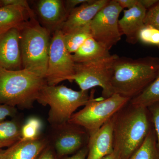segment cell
Returning <instances> with one entry per match:
<instances>
[{
  "mask_svg": "<svg viewBox=\"0 0 159 159\" xmlns=\"http://www.w3.org/2000/svg\"><path fill=\"white\" fill-rule=\"evenodd\" d=\"M153 127L147 107L129 102L113 116L114 151L119 159H129Z\"/></svg>",
  "mask_w": 159,
  "mask_h": 159,
  "instance_id": "6da1fadb",
  "label": "cell"
},
{
  "mask_svg": "<svg viewBox=\"0 0 159 159\" xmlns=\"http://www.w3.org/2000/svg\"><path fill=\"white\" fill-rule=\"evenodd\" d=\"M159 70V57L133 59L119 56L114 63L111 79L113 93L131 99L153 81Z\"/></svg>",
  "mask_w": 159,
  "mask_h": 159,
  "instance_id": "7a4b0ae2",
  "label": "cell"
},
{
  "mask_svg": "<svg viewBox=\"0 0 159 159\" xmlns=\"http://www.w3.org/2000/svg\"><path fill=\"white\" fill-rule=\"evenodd\" d=\"M47 84L43 77L26 69L0 68V104L31 108Z\"/></svg>",
  "mask_w": 159,
  "mask_h": 159,
  "instance_id": "3957f363",
  "label": "cell"
},
{
  "mask_svg": "<svg viewBox=\"0 0 159 159\" xmlns=\"http://www.w3.org/2000/svg\"><path fill=\"white\" fill-rule=\"evenodd\" d=\"M95 91H75L64 85L45 86L37 100L43 106H49L48 121L54 128L60 129L68 123L76 110L84 106L94 97Z\"/></svg>",
  "mask_w": 159,
  "mask_h": 159,
  "instance_id": "277c9868",
  "label": "cell"
},
{
  "mask_svg": "<svg viewBox=\"0 0 159 159\" xmlns=\"http://www.w3.org/2000/svg\"><path fill=\"white\" fill-rule=\"evenodd\" d=\"M51 35L36 17L24 23L21 29L20 45L23 69L33 72L44 79Z\"/></svg>",
  "mask_w": 159,
  "mask_h": 159,
  "instance_id": "5b68a950",
  "label": "cell"
},
{
  "mask_svg": "<svg viewBox=\"0 0 159 159\" xmlns=\"http://www.w3.org/2000/svg\"><path fill=\"white\" fill-rule=\"evenodd\" d=\"M130 100L115 93L107 98L93 97L83 108L72 116L68 123L82 127L90 135L109 121Z\"/></svg>",
  "mask_w": 159,
  "mask_h": 159,
  "instance_id": "8992f818",
  "label": "cell"
},
{
  "mask_svg": "<svg viewBox=\"0 0 159 159\" xmlns=\"http://www.w3.org/2000/svg\"><path fill=\"white\" fill-rule=\"evenodd\" d=\"M118 57L117 54H112L93 61L75 63L73 81L83 91L99 87L102 89V97L108 98L114 94L111 81L114 63Z\"/></svg>",
  "mask_w": 159,
  "mask_h": 159,
  "instance_id": "52a82bcc",
  "label": "cell"
},
{
  "mask_svg": "<svg viewBox=\"0 0 159 159\" xmlns=\"http://www.w3.org/2000/svg\"><path fill=\"white\" fill-rule=\"evenodd\" d=\"M75 63L72 54L66 48L60 30L51 35L48 68L45 80L48 85H58L65 80L73 81Z\"/></svg>",
  "mask_w": 159,
  "mask_h": 159,
  "instance_id": "ba28073f",
  "label": "cell"
},
{
  "mask_svg": "<svg viewBox=\"0 0 159 159\" xmlns=\"http://www.w3.org/2000/svg\"><path fill=\"white\" fill-rule=\"evenodd\" d=\"M122 10L116 0L109 1L91 22L92 37L108 51L121 39L119 18Z\"/></svg>",
  "mask_w": 159,
  "mask_h": 159,
  "instance_id": "9c48e42d",
  "label": "cell"
},
{
  "mask_svg": "<svg viewBox=\"0 0 159 159\" xmlns=\"http://www.w3.org/2000/svg\"><path fill=\"white\" fill-rule=\"evenodd\" d=\"M24 24L0 28V68L10 70L23 69L20 41Z\"/></svg>",
  "mask_w": 159,
  "mask_h": 159,
  "instance_id": "30bf717a",
  "label": "cell"
},
{
  "mask_svg": "<svg viewBox=\"0 0 159 159\" xmlns=\"http://www.w3.org/2000/svg\"><path fill=\"white\" fill-rule=\"evenodd\" d=\"M34 9L37 20L51 35L60 30L69 15L62 0H39Z\"/></svg>",
  "mask_w": 159,
  "mask_h": 159,
  "instance_id": "8fae6325",
  "label": "cell"
},
{
  "mask_svg": "<svg viewBox=\"0 0 159 159\" xmlns=\"http://www.w3.org/2000/svg\"><path fill=\"white\" fill-rule=\"evenodd\" d=\"M59 129L60 134L54 142L55 150L59 156L77 152L87 145L89 135L82 127L68 123Z\"/></svg>",
  "mask_w": 159,
  "mask_h": 159,
  "instance_id": "7c38bea8",
  "label": "cell"
},
{
  "mask_svg": "<svg viewBox=\"0 0 159 159\" xmlns=\"http://www.w3.org/2000/svg\"><path fill=\"white\" fill-rule=\"evenodd\" d=\"M109 0H90L77 6L69 13L60 30L66 34L81 29L90 24L98 12Z\"/></svg>",
  "mask_w": 159,
  "mask_h": 159,
  "instance_id": "4fadbf2b",
  "label": "cell"
},
{
  "mask_svg": "<svg viewBox=\"0 0 159 159\" xmlns=\"http://www.w3.org/2000/svg\"><path fill=\"white\" fill-rule=\"evenodd\" d=\"M87 147L86 159H102L113 152V117L90 135Z\"/></svg>",
  "mask_w": 159,
  "mask_h": 159,
  "instance_id": "5bb4252c",
  "label": "cell"
},
{
  "mask_svg": "<svg viewBox=\"0 0 159 159\" xmlns=\"http://www.w3.org/2000/svg\"><path fill=\"white\" fill-rule=\"evenodd\" d=\"M122 18L119 20V30L122 35L126 37V41L132 44L136 43L138 34L144 26V20L147 10L139 0L136 6L130 9H125Z\"/></svg>",
  "mask_w": 159,
  "mask_h": 159,
  "instance_id": "9a60e30c",
  "label": "cell"
},
{
  "mask_svg": "<svg viewBox=\"0 0 159 159\" xmlns=\"http://www.w3.org/2000/svg\"><path fill=\"white\" fill-rule=\"evenodd\" d=\"M47 145L48 141L42 138L31 141L21 139L0 152V159H36Z\"/></svg>",
  "mask_w": 159,
  "mask_h": 159,
  "instance_id": "2e32d148",
  "label": "cell"
},
{
  "mask_svg": "<svg viewBox=\"0 0 159 159\" xmlns=\"http://www.w3.org/2000/svg\"><path fill=\"white\" fill-rule=\"evenodd\" d=\"M111 55L109 51L91 37L72 54V57L74 62L83 63L102 59Z\"/></svg>",
  "mask_w": 159,
  "mask_h": 159,
  "instance_id": "e0dca14e",
  "label": "cell"
},
{
  "mask_svg": "<svg viewBox=\"0 0 159 159\" xmlns=\"http://www.w3.org/2000/svg\"><path fill=\"white\" fill-rule=\"evenodd\" d=\"M36 17L34 11L21 6L8 5L0 7V28L21 25Z\"/></svg>",
  "mask_w": 159,
  "mask_h": 159,
  "instance_id": "ac0fdd59",
  "label": "cell"
},
{
  "mask_svg": "<svg viewBox=\"0 0 159 159\" xmlns=\"http://www.w3.org/2000/svg\"><path fill=\"white\" fill-rule=\"evenodd\" d=\"M158 102H159V70L153 81L141 93L129 101L132 105L147 108Z\"/></svg>",
  "mask_w": 159,
  "mask_h": 159,
  "instance_id": "d6986e66",
  "label": "cell"
},
{
  "mask_svg": "<svg viewBox=\"0 0 159 159\" xmlns=\"http://www.w3.org/2000/svg\"><path fill=\"white\" fill-rule=\"evenodd\" d=\"M21 128L14 121L0 122V148L10 147L20 140Z\"/></svg>",
  "mask_w": 159,
  "mask_h": 159,
  "instance_id": "ffe728a7",
  "label": "cell"
},
{
  "mask_svg": "<svg viewBox=\"0 0 159 159\" xmlns=\"http://www.w3.org/2000/svg\"><path fill=\"white\" fill-rule=\"evenodd\" d=\"M129 159H159V147L153 127L140 148Z\"/></svg>",
  "mask_w": 159,
  "mask_h": 159,
  "instance_id": "44dd1931",
  "label": "cell"
},
{
  "mask_svg": "<svg viewBox=\"0 0 159 159\" xmlns=\"http://www.w3.org/2000/svg\"><path fill=\"white\" fill-rule=\"evenodd\" d=\"M91 37L90 24L70 33L63 34L66 48L72 54L75 53L80 46Z\"/></svg>",
  "mask_w": 159,
  "mask_h": 159,
  "instance_id": "7402d4cb",
  "label": "cell"
},
{
  "mask_svg": "<svg viewBox=\"0 0 159 159\" xmlns=\"http://www.w3.org/2000/svg\"><path fill=\"white\" fill-rule=\"evenodd\" d=\"M43 123L40 119L31 117L21 128V140L31 141L39 139Z\"/></svg>",
  "mask_w": 159,
  "mask_h": 159,
  "instance_id": "603a6c76",
  "label": "cell"
},
{
  "mask_svg": "<svg viewBox=\"0 0 159 159\" xmlns=\"http://www.w3.org/2000/svg\"><path fill=\"white\" fill-rule=\"evenodd\" d=\"M138 41L145 44L156 46L159 48V30L145 25L138 34Z\"/></svg>",
  "mask_w": 159,
  "mask_h": 159,
  "instance_id": "cb8c5ba5",
  "label": "cell"
},
{
  "mask_svg": "<svg viewBox=\"0 0 159 159\" xmlns=\"http://www.w3.org/2000/svg\"><path fill=\"white\" fill-rule=\"evenodd\" d=\"M144 24L159 30V1L146 12Z\"/></svg>",
  "mask_w": 159,
  "mask_h": 159,
  "instance_id": "d4e9b609",
  "label": "cell"
},
{
  "mask_svg": "<svg viewBox=\"0 0 159 159\" xmlns=\"http://www.w3.org/2000/svg\"><path fill=\"white\" fill-rule=\"evenodd\" d=\"M147 108L150 114L152 122L159 147V102L154 103Z\"/></svg>",
  "mask_w": 159,
  "mask_h": 159,
  "instance_id": "484cf974",
  "label": "cell"
},
{
  "mask_svg": "<svg viewBox=\"0 0 159 159\" xmlns=\"http://www.w3.org/2000/svg\"><path fill=\"white\" fill-rule=\"evenodd\" d=\"M16 112L14 107L0 104V122L3 121L7 117L14 116Z\"/></svg>",
  "mask_w": 159,
  "mask_h": 159,
  "instance_id": "4316f807",
  "label": "cell"
},
{
  "mask_svg": "<svg viewBox=\"0 0 159 159\" xmlns=\"http://www.w3.org/2000/svg\"><path fill=\"white\" fill-rule=\"evenodd\" d=\"M2 6H8V5H14L21 6L25 8L30 11H33L28 1L26 0H1Z\"/></svg>",
  "mask_w": 159,
  "mask_h": 159,
  "instance_id": "83f0119b",
  "label": "cell"
},
{
  "mask_svg": "<svg viewBox=\"0 0 159 159\" xmlns=\"http://www.w3.org/2000/svg\"><path fill=\"white\" fill-rule=\"evenodd\" d=\"M89 1L90 0H66L64 1V3L66 10L69 14L71 11L77 6H80L84 3L87 2Z\"/></svg>",
  "mask_w": 159,
  "mask_h": 159,
  "instance_id": "f1b7e54d",
  "label": "cell"
},
{
  "mask_svg": "<svg viewBox=\"0 0 159 159\" xmlns=\"http://www.w3.org/2000/svg\"><path fill=\"white\" fill-rule=\"evenodd\" d=\"M88 152V150L87 145L76 152L74 155L68 157L64 159H86Z\"/></svg>",
  "mask_w": 159,
  "mask_h": 159,
  "instance_id": "f546056e",
  "label": "cell"
},
{
  "mask_svg": "<svg viewBox=\"0 0 159 159\" xmlns=\"http://www.w3.org/2000/svg\"><path fill=\"white\" fill-rule=\"evenodd\" d=\"M116 1L123 9H131L139 3V0H116Z\"/></svg>",
  "mask_w": 159,
  "mask_h": 159,
  "instance_id": "4dcf8cb0",
  "label": "cell"
},
{
  "mask_svg": "<svg viewBox=\"0 0 159 159\" xmlns=\"http://www.w3.org/2000/svg\"><path fill=\"white\" fill-rule=\"evenodd\" d=\"M36 159H55L53 151L47 146Z\"/></svg>",
  "mask_w": 159,
  "mask_h": 159,
  "instance_id": "1f68e13d",
  "label": "cell"
},
{
  "mask_svg": "<svg viewBox=\"0 0 159 159\" xmlns=\"http://www.w3.org/2000/svg\"><path fill=\"white\" fill-rule=\"evenodd\" d=\"M142 6L147 10L150 9L154 6L158 2V0H139Z\"/></svg>",
  "mask_w": 159,
  "mask_h": 159,
  "instance_id": "d6a6232c",
  "label": "cell"
},
{
  "mask_svg": "<svg viewBox=\"0 0 159 159\" xmlns=\"http://www.w3.org/2000/svg\"><path fill=\"white\" fill-rule=\"evenodd\" d=\"M102 159H119V158L118 154L116 153L115 151H113L112 153L104 157Z\"/></svg>",
  "mask_w": 159,
  "mask_h": 159,
  "instance_id": "836d02e7",
  "label": "cell"
},
{
  "mask_svg": "<svg viewBox=\"0 0 159 159\" xmlns=\"http://www.w3.org/2000/svg\"><path fill=\"white\" fill-rule=\"evenodd\" d=\"M2 2H1V0H0V7H2Z\"/></svg>",
  "mask_w": 159,
  "mask_h": 159,
  "instance_id": "e575fe53",
  "label": "cell"
}]
</instances>
